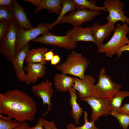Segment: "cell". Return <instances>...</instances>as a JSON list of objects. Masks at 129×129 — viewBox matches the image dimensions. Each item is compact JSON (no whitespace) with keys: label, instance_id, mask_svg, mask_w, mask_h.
<instances>
[{"label":"cell","instance_id":"6da1fadb","mask_svg":"<svg viewBox=\"0 0 129 129\" xmlns=\"http://www.w3.org/2000/svg\"><path fill=\"white\" fill-rule=\"evenodd\" d=\"M37 110L33 99L20 90L0 93V114L7 115L21 123L27 120L32 121Z\"/></svg>","mask_w":129,"mask_h":129},{"label":"cell","instance_id":"7a4b0ae2","mask_svg":"<svg viewBox=\"0 0 129 129\" xmlns=\"http://www.w3.org/2000/svg\"><path fill=\"white\" fill-rule=\"evenodd\" d=\"M90 62L81 54L73 51L69 54L66 60L57 65L56 68L62 73L72 75L82 79L84 78L85 71Z\"/></svg>","mask_w":129,"mask_h":129},{"label":"cell","instance_id":"3957f363","mask_svg":"<svg viewBox=\"0 0 129 129\" xmlns=\"http://www.w3.org/2000/svg\"><path fill=\"white\" fill-rule=\"evenodd\" d=\"M103 66L100 69L97 83L95 85L91 96L103 99H111L122 87L120 84L113 81L110 76L106 75Z\"/></svg>","mask_w":129,"mask_h":129},{"label":"cell","instance_id":"277c9868","mask_svg":"<svg viewBox=\"0 0 129 129\" xmlns=\"http://www.w3.org/2000/svg\"><path fill=\"white\" fill-rule=\"evenodd\" d=\"M125 22L123 25L119 24L115 27L114 33L110 39L98 48L99 53H104L107 57H112L122 47L129 42L126 35L129 33V27Z\"/></svg>","mask_w":129,"mask_h":129},{"label":"cell","instance_id":"5b68a950","mask_svg":"<svg viewBox=\"0 0 129 129\" xmlns=\"http://www.w3.org/2000/svg\"><path fill=\"white\" fill-rule=\"evenodd\" d=\"M10 27L5 36L0 40V53L12 63L16 55V45L18 26L14 19L10 21Z\"/></svg>","mask_w":129,"mask_h":129},{"label":"cell","instance_id":"8992f818","mask_svg":"<svg viewBox=\"0 0 129 129\" xmlns=\"http://www.w3.org/2000/svg\"><path fill=\"white\" fill-rule=\"evenodd\" d=\"M50 25V24L41 23L36 27L28 30L23 29L18 26L16 45V54L29 41L37 38L39 35L49 32Z\"/></svg>","mask_w":129,"mask_h":129},{"label":"cell","instance_id":"52a82bcc","mask_svg":"<svg viewBox=\"0 0 129 129\" xmlns=\"http://www.w3.org/2000/svg\"><path fill=\"white\" fill-rule=\"evenodd\" d=\"M108 15L106 17L108 22L114 24L118 21H121L123 24L127 23L129 25V17L125 15L123 10L124 4L119 0H106L103 3Z\"/></svg>","mask_w":129,"mask_h":129},{"label":"cell","instance_id":"ba28073f","mask_svg":"<svg viewBox=\"0 0 129 129\" xmlns=\"http://www.w3.org/2000/svg\"><path fill=\"white\" fill-rule=\"evenodd\" d=\"M90 106L91 113V121L95 122L100 116H107L110 114V102L111 99H103L91 97L80 99Z\"/></svg>","mask_w":129,"mask_h":129},{"label":"cell","instance_id":"9c48e42d","mask_svg":"<svg viewBox=\"0 0 129 129\" xmlns=\"http://www.w3.org/2000/svg\"><path fill=\"white\" fill-rule=\"evenodd\" d=\"M52 86V82L47 79L45 81H42L38 84L33 85L31 87L33 94L42 99L43 106L45 104L48 105L47 110L43 115V117L47 114L52 109L51 100L54 92Z\"/></svg>","mask_w":129,"mask_h":129},{"label":"cell","instance_id":"30bf717a","mask_svg":"<svg viewBox=\"0 0 129 129\" xmlns=\"http://www.w3.org/2000/svg\"><path fill=\"white\" fill-rule=\"evenodd\" d=\"M101 13L92 10L77 9L65 15L59 24L67 23L73 27H79L83 22L91 21Z\"/></svg>","mask_w":129,"mask_h":129},{"label":"cell","instance_id":"8fae6325","mask_svg":"<svg viewBox=\"0 0 129 129\" xmlns=\"http://www.w3.org/2000/svg\"><path fill=\"white\" fill-rule=\"evenodd\" d=\"M32 41L68 50L74 49L77 46L76 42H73L67 35L63 36H56L49 32L43 34L41 37H37Z\"/></svg>","mask_w":129,"mask_h":129},{"label":"cell","instance_id":"7c38bea8","mask_svg":"<svg viewBox=\"0 0 129 129\" xmlns=\"http://www.w3.org/2000/svg\"><path fill=\"white\" fill-rule=\"evenodd\" d=\"M96 80L93 76L89 74L85 75L84 78L82 79L74 77L73 87L78 91L77 93L80 99L91 96Z\"/></svg>","mask_w":129,"mask_h":129},{"label":"cell","instance_id":"4fadbf2b","mask_svg":"<svg viewBox=\"0 0 129 129\" xmlns=\"http://www.w3.org/2000/svg\"><path fill=\"white\" fill-rule=\"evenodd\" d=\"M115 27L114 24L108 22L106 24L102 25L97 22L94 23L91 28L98 48L103 44L104 39L108 38L111 34Z\"/></svg>","mask_w":129,"mask_h":129},{"label":"cell","instance_id":"5bb4252c","mask_svg":"<svg viewBox=\"0 0 129 129\" xmlns=\"http://www.w3.org/2000/svg\"><path fill=\"white\" fill-rule=\"evenodd\" d=\"M24 70L27 73L24 82L27 85L35 83L38 79L43 77L46 73L45 65L38 63H27Z\"/></svg>","mask_w":129,"mask_h":129},{"label":"cell","instance_id":"9a60e30c","mask_svg":"<svg viewBox=\"0 0 129 129\" xmlns=\"http://www.w3.org/2000/svg\"><path fill=\"white\" fill-rule=\"evenodd\" d=\"M29 44L25 45L17 54L12 63L16 77L20 81L24 82L26 76L23 64L27 55L30 50Z\"/></svg>","mask_w":129,"mask_h":129},{"label":"cell","instance_id":"2e32d148","mask_svg":"<svg viewBox=\"0 0 129 129\" xmlns=\"http://www.w3.org/2000/svg\"><path fill=\"white\" fill-rule=\"evenodd\" d=\"M68 36L73 42L88 41L96 44L92 33L91 27L84 28L76 27H73L68 30L66 33Z\"/></svg>","mask_w":129,"mask_h":129},{"label":"cell","instance_id":"e0dca14e","mask_svg":"<svg viewBox=\"0 0 129 129\" xmlns=\"http://www.w3.org/2000/svg\"><path fill=\"white\" fill-rule=\"evenodd\" d=\"M37 6L35 13L40 10L46 9L49 13H54L59 15L62 8V0H25Z\"/></svg>","mask_w":129,"mask_h":129},{"label":"cell","instance_id":"ac0fdd59","mask_svg":"<svg viewBox=\"0 0 129 129\" xmlns=\"http://www.w3.org/2000/svg\"><path fill=\"white\" fill-rule=\"evenodd\" d=\"M12 5L15 19L18 26L25 29L34 28L30 22L25 10L16 0H13Z\"/></svg>","mask_w":129,"mask_h":129},{"label":"cell","instance_id":"d6986e66","mask_svg":"<svg viewBox=\"0 0 129 129\" xmlns=\"http://www.w3.org/2000/svg\"><path fill=\"white\" fill-rule=\"evenodd\" d=\"M70 94V98L69 103L72 108L71 113L74 121L75 125L80 124L79 120L83 113V108L77 102L78 96L76 90L73 87L68 91Z\"/></svg>","mask_w":129,"mask_h":129},{"label":"cell","instance_id":"ffe728a7","mask_svg":"<svg viewBox=\"0 0 129 129\" xmlns=\"http://www.w3.org/2000/svg\"><path fill=\"white\" fill-rule=\"evenodd\" d=\"M53 80L55 89L60 92L68 91L74 85V77L68 76L62 73L56 74Z\"/></svg>","mask_w":129,"mask_h":129},{"label":"cell","instance_id":"44dd1931","mask_svg":"<svg viewBox=\"0 0 129 129\" xmlns=\"http://www.w3.org/2000/svg\"><path fill=\"white\" fill-rule=\"evenodd\" d=\"M48 48L41 47L30 49L26 57L25 61L27 63H38L46 65L47 61L44 59L45 55L48 52Z\"/></svg>","mask_w":129,"mask_h":129},{"label":"cell","instance_id":"7402d4cb","mask_svg":"<svg viewBox=\"0 0 129 129\" xmlns=\"http://www.w3.org/2000/svg\"><path fill=\"white\" fill-rule=\"evenodd\" d=\"M62 8L59 16L54 22L50 24L49 30L52 29L56 25L59 24L67 12L74 11L76 8L73 0H62Z\"/></svg>","mask_w":129,"mask_h":129},{"label":"cell","instance_id":"603a6c76","mask_svg":"<svg viewBox=\"0 0 129 129\" xmlns=\"http://www.w3.org/2000/svg\"><path fill=\"white\" fill-rule=\"evenodd\" d=\"M76 8L78 10H88L97 11H106L104 7H100L96 5V1H90L87 0H73Z\"/></svg>","mask_w":129,"mask_h":129},{"label":"cell","instance_id":"cb8c5ba5","mask_svg":"<svg viewBox=\"0 0 129 129\" xmlns=\"http://www.w3.org/2000/svg\"><path fill=\"white\" fill-rule=\"evenodd\" d=\"M129 96V91H119L111 99L110 102L111 109L118 112L122 107L121 103L123 100Z\"/></svg>","mask_w":129,"mask_h":129},{"label":"cell","instance_id":"d4e9b609","mask_svg":"<svg viewBox=\"0 0 129 129\" xmlns=\"http://www.w3.org/2000/svg\"><path fill=\"white\" fill-rule=\"evenodd\" d=\"M12 118L0 114V129H14L19 125V122Z\"/></svg>","mask_w":129,"mask_h":129},{"label":"cell","instance_id":"484cf974","mask_svg":"<svg viewBox=\"0 0 129 129\" xmlns=\"http://www.w3.org/2000/svg\"><path fill=\"white\" fill-rule=\"evenodd\" d=\"M84 123L83 125L81 126L76 127L73 123L68 124L66 125L67 129H99L95 125V122H89L88 118V113L85 111H83Z\"/></svg>","mask_w":129,"mask_h":129},{"label":"cell","instance_id":"4316f807","mask_svg":"<svg viewBox=\"0 0 129 129\" xmlns=\"http://www.w3.org/2000/svg\"><path fill=\"white\" fill-rule=\"evenodd\" d=\"M110 114L118 120L121 127L124 129H127L129 125V115L120 113L110 109Z\"/></svg>","mask_w":129,"mask_h":129},{"label":"cell","instance_id":"83f0119b","mask_svg":"<svg viewBox=\"0 0 129 129\" xmlns=\"http://www.w3.org/2000/svg\"><path fill=\"white\" fill-rule=\"evenodd\" d=\"M14 19L12 5L8 6H0V20L10 21Z\"/></svg>","mask_w":129,"mask_h":129},{"label":"cell","instance_id":"f1b7e54d","mask_svg":"<svg viewBox=\"0 0 129 129\" xmlns=\"http://www.w3.org/2000/svg\"><path fill=\"white\" fill-rule=\"evenodd\" d=\"M10 21L7 20L0 21V40L6 35L9 29Z\"/></svg>","mask_w":129,"mask_h":129},{"label":"cell","instance_id":"f546056e","mask_svg":"<svg viewBox=\"0 0 129 129\" xmlns=\"http://www.w3.org/2000/svg\"><path fill=\"white\" fill-rule=\"evenodd\" d=\"M44 118L43 117L40 118L37 124L33 127L29 126L27 127V129H44L43 126V121Z\"/></svg>","mask_w":129,"mask_h":129},{"label":"cell","instance_id":"4dcf8cb0","mask_svg":"<svg viewBox=\"0 0 129 129\" xmlns=\"http://www.w3.org/2000/svg\"><path fill=\"white\" fill-rule=\"evenodd\" d=\"M44 129H59L57 128L55 123L53 121H48L45 119L43 121Z\"/></svg>","mask_w":129,"mask_h":129},{"label":"cell","instance_id":"1f68e13d","mask_svg":"<svg viewBox=\"0 0 129 129\" xmlns=\"http://www.w3.org/2000/svg\"><path fill=\"white\" fill-rule=\"evenodd\" d=\"M118 112L124 114L129 115V103H125L120 109Z\"/></svg>","mask_w":129,"mask_h":129},{"label":"cell","instance_id":"d6a6232c","mask_svg":"<svg viewBox=\"0 0 129 129\" xmlns=\"http://www.w3.org/2000/svg\"><path fill=\"white\" fill-rule=\"evenodd\" d=\"M125 51H129V42L127 44L122 47L116 53L117 58H119L122 53Z\"/></svg>","mask_w":129,"mask_h":129},{"label":"cell","instance_id":"836d02e7","mask_svg":"<svg viewBox=\"0 0 129 129\" xmlns=\"http://www.w3.org/2000/svg\"><path fill=\"white\" fill-rule=\"evenodd\" d=\"M54 55L53 49H50L45 54L44 59L47 61H50Z\"/></svg>","mask_w":129,"mask_h":129},{"label":"cell","instance_id":"e575fe53","mask_svg":"<svg viewBox=\"0 0 129 129\" xmlns=\"http://www.w3.org/2000/svg\"><path fill=\"white\" fill-rule=\"evenodd\" d=\"M61 60V58L58 55H54L50 61L51 64L55 65L59 63Z\"/></svg>","mask_w":129,"mask_h":129},{"label":"cell","instance_id":"d590c367","mask_svg":"<svg viewBox=\"0 0 129 129\" xmlns=\"http://www.w3.org/2000/svg\"><path fill=\"white\" fill-rule=\"evenodd\" d=\"M13 0H0V6H8L12 5Z\"/></svg>","mask_w":129,"mask_h":129},{"label":"cell","instance_id":"8d00e7d4","mask_svg":"<svg viewBox=\"0 0 129 129\" xmlns=\"http://www.w3.org/2000/svg\"><path fill=\"white\" fill-rule=\"evenodd\" d=\"M28 126V124L25 122L21 123L19 126L14 129H27Z\"/></svg>","mask_w":129,"mask_h":129}]
</instances>
